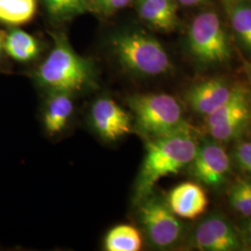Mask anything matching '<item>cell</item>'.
I'll return each mask as SVG.
<instances>
[{
	"mask_svg": "<svg viewBox=\"0 0 251 251\" xmlns=\"http://www.w3.org/2000/svg\"><path fill=\"white\" fill-rule=\"evenodd\" d=\"M191 128L147 140L145 156L135 185L136 203L150 195L162 178L177 174L193 161L198 145Z\"/></svg>",
	"mask_w": 251,
	"mask_h": 251,
	"instance_id": "1",
	"label": "cell"
},
{
	"mask_svg": "<svg viewBox=\"0 0 251 251\" xmlns=\"http://www.w3.org/2000/svg\"><path fill=\"white\" fill-rule=\"evenodd\" d=\"M53 38V48L36 69V82L49 92L73 96L93 87L95 73L90 61L76 53L63 35Z\"/></svg>",
	"mask_w": 251,
	"mask_h": 251,
	"instance_id": "2",
	"label": "cell"
},
{
	"mask_svg": "<svg viewBox=\"0 0 251 251\" xmlns=\"http://www.w3.org/2000/svg\"><path fill=\"white\" fill-rule=\"evenodd\" d=\"M112 51L126 72L139 76H158L171 71V58L161 43L144 32L127 31L113 37Z\"/></svg>",
	"mask_w": 251,
	"mask_h": 251,
	"instance_id": "3",
	"label": "cell"
},
{
	"mask_svg": "<svg viewBox=\"0 0 251 251\" xmlns=\"http://www.w3.org/2000/svg\"><path fill=\"white\" fill-rule=\"evenodd\" d=\"M136 128L147 140L171 134L190 126L179 101L166 93L135 94L128 100Z\"/></svg>",
	"mask_w": 251,
	"mask_h": 251,
	"instance_id": "4",
	"label": "cell"
},
{
	"mask_svg": "<svg viewBox=\"0 0 251 251\" xmlns=\"http://www.w3.org/2000/svg\"><path fill=\"white\" fill-rule=\"evenodd\" d=\"M189 52L203 65H216L230 60L229 38L219 15L206 10L198 14L187 33Z\"/></svg>",
	"mask_w": 251,
	"mask_h": 251,
	"instance_id": "5",
	"label": "cell"
},
{
	"mask_svg": "<svg viewBox=\"0 0 251 251\" xmlns=\"http://www.w3.org/2000/svg\"><path fill=\"white\" fill-rule=\"evenodd\" d=\"M137 203L138 221L150 246L157 250L176 247L182 237L183 226L167 200L152 192Z\"/></svg>",
	"mask_w": 251,
	"mask_h": 251,
	"instance_id": "6",
	"label": "cell"
},
{
	"mask_svg": "<svg viewBox=\"0 0 251 251\" xmlns=\"http://www.w3.org/2000/svg\"><path fill=\"white\" fill-rule=\"evenodd\" d=\"M241 240V235L225 216L212 213L196 226L189 241L198 251H235L242 248Z\"/></svg>",
	"mask_w": 251,
	"mask_h": 251,
	"instance_id": "7",
	"label": "cell"
},
{
	"mask_svg": "<svg viewBox=\"0 0 251 251\" xmlns=\"http://www.w3.org/2000/svg\"><path fill=\"white\" fill-rule=\"evenodd\" d=\"M189 166L192 176L198 181L207 186H219L229 174L231 160L221 144L205 142L198 146L196 156Z\"/></svg>",
	"mask_w": 251,
	"mask_h": 251,
	"instance_id": "8",
	"label": "cell"
},
{
	"mask_svg": "<svg viewBox=\"0 0 251 251\" xmlns=\"http://www.w3.org/2000/svg\"><path fill=\"white\" fill-rule=\"evenodd\" d=\"M90 117L94 130L106 142H117L132 129L128 114L109 97H100L93 102Z\"/></svg>",
	"mask_w": 251,
	"mask_h": 251,
	"instance_id": "9",
	"label": "cell"
},
{
	"mask_svg": "<svg viewBox=\"0 0 251 251\" xmlns=\"http://www.w3.org/2000/svg\"><path fill=\"white\" fill-rule=\"evenodd\" d=\"M236 88L223 79L211 78L193 86L186 93V100L194 111L206 117L231 99Z\"/></svg>",
	"mask_w": 251,
	"mask_h": 251,
	"instance_id": "10",
	"label": "cell"
},
{
	"mask_svg": "<svg viewBox=\"0 0 251 251\" xmlns=\"http://www.w3.org/2000/svg\"><path fill=\"white\" fill-rule=\"evenodd\" d=\"M167 202L175 215L187 220L202 215L208 205L204 189L192 181L180 183L172 189Z\"/></svg>",
	"mask_w": 251,
	"mask_h": 251,
	"instance_id": "11",
	"label": "cell"
},
{
	"mask_svg": "<svg viewBox=\"0 0 251 251\" xmlns=\"http://www.w3.org/2000/svg\"><path fill=\"white\" fill-rule=\"evenodd\" d=\"M139 17L161 32L174 31L179 25L177 0H133Z\"/></svg>",
	"mask_w": 251,
	"mask_h": 251,
	"instance_id": "12",
	"label": "cell"
},
{
	"mask_svg": "<svg viewBox=\"0 0 251 251\" xmlns=\"http://www.w3.org/2000/svg\"><path fill=\"white\" fill-rule=\"evenodd\" d=\"M74 96L65 92H49L43 109V125L50 135L61 133L74 113Z\"/></svg>",
	"mask_w": 251,
	"mask_h": 251,
	"instance_id": "13",
	"label": "cell"
},
{
	"mask_svg": "<svg viewBox=\"0 0 251 251\" xmlns=\"http://www.w3.org/2000/svg\"><path fill=\"white\" fill-rule=\"evenodd\" d=\"M4 50L13 60L27 63L39 53V44L36 38L26 32L11 30L4 40Z\"/></svg>",
	"mask_w": 251,
	"mask_h": 251,
	"instance_id": "14",
	"label": "cell"
},
{
	"mask_svg": "<svg viewBox=\"0 0 251 251\" xmlns=\"http://www.w3.org/2000/svg\"><path fill=\"white\" fill-rule=\"evenodd\" d=\"M103 244L108 251H138L142 249L143 238L134 226L120 225L108 232Z\"/></svg>",
	"mask_w": 251,
	"mask_h": 251,
	"instance_id": "15",
	"label": "cell"
},
{
	"mask_svg": "<svg viewBox=\"0 0 251 251\" xmlns=\"http://www.w3.org/2000/svg\"><path fill=\"white\" fill-rule=\"evenodd\" d=\"M229 9L233 33L243 49L251 53V5L243 1Z\"/></svg>",
	"mask_w": 251,
	"mask_h": 251,
	"instance_id": "16",
	"label": "cell"
},
{
	"mask_svg": "<svg viewBox=\"0 0 251 251\" xmlns=\"http://www.w3.org/2000/svg\"><path fill=\"white\" fill-rule=\"evenodd\" d=\"M36 10V0H0V22L11 25L26 24Z\"/></svg>",
	"mask_w": 251,
	"mask_h": 251,
	"instance_id": "17",
	"label": "cell"
},
{
	"mask_svg": "<svg viewBox=\"0 0 251 251\" xmlns=\"http://www.w3.org/2000/svg\"><path fill=\"white\" fill-rule=\"evenodd\" d=\"M50 15L57 21H66L91 11V0H43Z\"/></svg>",
	"mask_w": 251,
	"mask_h": 251,
	"instance_id": "18",
	"label": "cell"
},
{
	"mask_svg": "<svg viewBox=\"0 0 251 251\" xmlns=\"http://www.w3.org/2000/svg\"><path fill=\"white\" fill-rule=\"evenodd\" d=\"M229 203L239 214L248 218L251 216V179L236 181L228 193Z\"/></svg>",
	"mask_w": 251,
	"mask_h": 251,
	"instance_id": "19",
	"label": "cell"
},
{
	"mask_svg": "<svg viewBox=\"0 0 251 251\" xmlns=\"http://www.w3.org/2000/svg\"><path fill=\"white\" fill-rule=\"evenodd\" d=\"M133 0H91V11L102 15H111L125 9Z\"/></svg>",
	"mask_w": 251,
	"mask_h": 251,
	"instance_id": "20",
	"label": "cell"
},
{
	"mask_svg": "<svg viewBox=\"0 0 251 251\" xmlns=\"http://www.w3.org/2000/svg\"><path fill=\"white\" fill-rule=\"evenodd\" d=\"M233 158L241 171L251 174V142L237 145L233 151Z\"/></svg>",
	"mask_w": 251,
	"mask_h": 251,
	"instance_id": "21",
	"label": "cell"
},
{
	"mask_svg": "<svg viewBox=\"0 0 251 251\" xmlns=\"http://www.w3.org/2000/svg\"><path fill=\"white\" fill-rule=\"evenodd\" d=\"M178 3L185 7H196L201 6L206 3L208 0H177Z\"/></svg>",
	"mask_w": 251,
	"mask_h": 251,
	"instance_id": "22",
	"label": "cell"
},
{
	"mask_svg": "<svg viewBox=\"0 0 251 251\" xmlns=\"http://www.w3.org/2000/svg\"><path fill=\"white\" fill-rule=\"evenodd\" d=\"M241 233H242L241 238H242L243 241L249 248L251 249V229L242 230Z\"/></svg>",
	"mask_w": 251,
	"mask_h": 251,
	"instance_id": "23",
	"label": "cell"
},
{
	"mask_svg": "<svg viewBox=\"0 0 251 251\" xmlns=\"http://www.w3.org/2000/svg\"><path fill=\"white\" fill-rule=\"evenodd\" d=\"M243 1H245V0H223L224 4H225L227 8H230V7H232L233 5L238 4V3L243 2Z\"/></svg>",
	"mask_w": 251,
	"mask_h": 251,
	"instance_id": "24",
	"label": "cell"
},
{
	"mask_svg": "<svg viewBox=\"0 0 251 251\" xmlns=\"http://www.w3.org/2000/svg\"><path fill=\"white\" fill-rule=\"evenodd\" d=\"M247 229H251V216L248 217L243 224L242 230H247Z\"/></svg>",
	"mask_w": 251,
	"mask_h": 251,
	"instance_id": "25",
	"label": "cell"
},
{
	"mask_svg": "<svg viewBox=\"0 0 251 251\" xmlns=\"http://www.w3.org/2000/svg\"><path fill=\"white\" fill-rule=\"evenodd\" d=\"M246 70H247L248 75H249V77H250V79H251V63H247V65H246Z\"/></svg>",
	"mask_w": 251,
	"mask_h": 251,
	"instance_id": "26",
	"label": "cell"
},
{
	"mask_svg": "<svg viewBox=\"0 0 251 251\" xmlns=\"http://www.w3.org/2000/svg\"><path fill=\"white\" fill-rule=\"evenodd\" d=\"M3 48H4V40H3V37H2L1 34H0V53H1Z\"/></svg>",
	"mask_w": 251,
	"mask_h": 251,
	"instance_id": "27",
	"label": "cell"
}]
</instances>
